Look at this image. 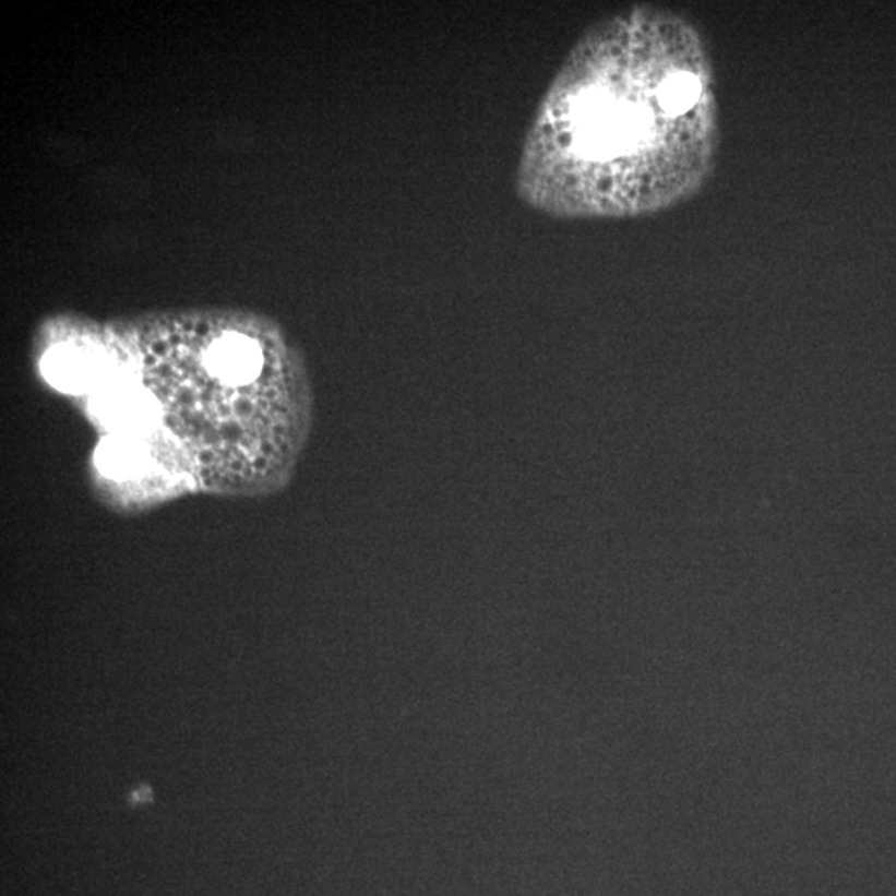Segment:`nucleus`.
<instances>
[{"instance_id":"obj_1","label":"nucleus","mask_w":896,"mask_h":896,"mask_svg":"<svg viewBox=\"0 0 896 896\" xmlns=\"http://www.w3.org/2000/svg\"><path fill=\"white\" fill-rule=\"evenodd\" d=\"M719 145L703 32L676 9L632 5L571 45L524 134L515 190L559 220L661 213L706 187Z\"/></svg>"},{"instance_id":"obj_2","label":"nucleus","mask_w":896,"mask_h":896,"mask_svg":"<svg viewBox=\"0 0 896 896\" xmlns=\"http://www.w3.org/2000/svg\"><path fill=\"white\" fill-rule=\"evenodd\" d=\"M208 369L232 382H246L258 376L261 354L255 342L243 335H224L208 354Z\"/></svg>"},{"instance_id":"obj_3","label":"nucleus","mask_w":896,"mask_h":896,"mask_svg":"<svg viewBox=\"0 0 896 896\" xmlns=\"http://www.w3.org/2000/svg\"><path fill=\"white\" fill-rule=\"evenodd\" d=\"M44 373L54 386L67 392H76V390L89 387V384L94 380L97 367L85 352L66 345V347L54 349L47 354L44 361Z\"/></svg>"},{"instance_id":"obj_4","label":"nucleus","mask_w":896,"mask_h":896,"mask_svg":"<svg viewBox=\"0 0 896 896\" xmlns=\"http://www.w3.org/2000/svg\"><path fill=\"white\" fill-rule=\"evenodd\" d=\"M145 463V450L127 437H110L98 450V465L107 475L127 476L139 473Z\"/></svg>"},{"instance_id":"obj_5","label":"nucleus","mask_w":896,"mask_h":896,"mask_svg":"<svg viewBox=\"0 0 896 896\" xmlns=\"http://www.w3.org/2000/svg\"><path fill=\"white\" fill-rule=\"evenodd\" d=\"M105 414L114 421L139 422L149 414V408L137 393L111 392L105 402Z\"/></svg>"}]
</instances>
